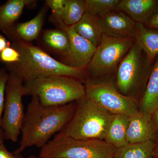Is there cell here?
<instances>
[{"label": "cell", "instance_id": "obj_12", "mask_svg": "<svg viewBox=\"0 0 158 158\" xmlns=\"http://www.w3.org/2000/svg\"><path fill=\"white\" fill-rule=\"evenodd\" d=\"M48 8L46 5L34 18L26 22L15 24L4 33L12 42L30 43L35 40L41 32Z\"/></svg>", "mask_w": 158, "mask_h": 158}, {"label": "cell", "instance_id": "obj_10", "mask_svg": "<svg viewBox=\"0 0 158 158\" xmlns=\"http://www.w3.org/2000/svg\"><path fill=\"white\" fill-rule=\"evenodd\" d=\"M59 29L67 33L70 41L69 52L67 56L63 58L64 62L62 63L72 67L85 69L91 61L96 47L78 34L72 26L63 24Z\"/></svg>", "mask_w": 158, "mask_h": 158}, {"label": "cell", "instance_id": "obj_15", "mask_svg": "<svg viewBox=\"0 0 158 158\" xmlns=\"http://www.w3.org/2000/svg\"><path fill=\"white\" fill-rule=\"evenodd\" d=\"M134 38L146 54L148 62L158 56V32L148 28L142 23H136Z\"/></svg>", "mask_w": 158, "mask_h": 158}, {"label": "cell", "instance_id": "obj_25", "mask_svg": "<svg viewBox=\"0 0 158 158\" xmlns=\"http://www.w3.org/2000/svg\"><path fill=\"white\" fill-rule=\"evenodd\" d=\"M46 5L51 9L52 16L59 27L63 24L62 18L67 0H47Z\"/></svg>", "mask_w": 158, "mask_h": 158}, {"label": "cell", "instance_id": "obj_29", "mask_svg": "<svg viewBox=\"0 0 158 158\" xmlns=\"http://www.w3.org/2000/svg\"><path fill=\"white\" fill-rule=\"evenodd\" d=\"M151 118L154 127L158 132V107L151 114Z\"/></svg>", "mask_w": 158, "mask_h": 158}, {"label": "cell", "instance_id": "obj_31", "mask_svg": "<svg viewBox=\"0 0 158 158\" xmlns=\"http://www.w3.org/2000/svg\"><path fill=\"white\" fill-rule=\"evenodd\" d=\"M153 156L155 157L156 158H158V143H157L155 148L154 151L153 155Z\"/></svg>", "mask_w": 158, "mask_h": 158}, {"label": "cell", "instance_id": "obj_5", "mask_svg": "<svg viewBox=\"0 0 158 158\" xmlns=\"http://www.w3.org/2000/svg\"><path fill=\"white\" fill-rule=\"evenodd\" d=\"M113 114L85 96L61 132L79 139L105 140Z\"/></svg>", "mask_w": 158, "mask_h": 158}, {"label": "cell", "instance_id": "obj_32", "mask_svg": "<svg viewBox=\"0 0 158 158\" xmlns=\"http://www.w3.org/2000/svg\"><path fill=\"white\" fill-rule=\"evenodd\" d=\"M28 158H40L39 157H37L35 156H29Z\"/></svg>", "mask_w": 158, "mask_h": 158}, {"label": "cell", "instance_id": "obj_19", "mask_svg": "<svg viewBox=\"0 0 158 158\" xmlns=\"http://www.w3.org/2000/svg\"><path fill=\"white\" fill-rule=\"evenodd\" d=\"M158 107V59L153 67L139 111L152 114Z\"/></svg>", "mask_w": 158, "mask_h": 158}, {"label": "cell", "instance_id": "obj_6", "mask_svg": "<svg viewBox=\"0 0 158 158\" xmlns=\"http://www.w3.org/2000/svg\"><path fill=\"white\" fill-rule=\"evenodd\" d=\"M24 95V83L17 74L9 72L5 90L2 128L5 138L13 142L18 140L24 119L22 100Z\"/></svg>", "mask_w": 158, "mask_h": 158}, {"label": "cell", "instance_id": "obj_24", "mask_svg": "<svg viewBox=\"0 0 158 158\" xmlns=\"http://www.w3.org/2000/svg\"><path fill=\"white\" fill-rule=\"evenodd\" d=\"M9 73L6 69L0 68V143H3V132L2 128V120L5 99V90Z\"/></svg>", "mask_w": 158, "mask_h": 158}, {"label": "cell", "instance_id": "obj_2", "mask_svg": "<svg viewBox=\"0 0 158 158\" xmlns=\"http://www.w3.org/2000/svg\"><path fill=\"white\" fill-rule=\"evenodd\" d=\"M11 46L19 53V62L6 64L9 72L17 74L24 83L52 76L73 77L81 81L85 69L72 67L56 60L41 48L30 43L16 41Z\"/></svg>", "mask_w": 158, "mask_h": 158}, {"label": "cell", "instance_id": "obj_28", "mask_svg": "<svg viewBox=\"0 0 158 158\" xmlns=\"http://www.w3.org/2000/svg\"><path fill=\"white\" fill-rule=\"evenodd\" d=\"M146 23L149 28L158 29V10L155 12Z\"/></svg>", "mask_w": 158, "mask_h": 158}, {"label": "cell", "instance_id": "obj_1", "mask_svg": "<svg viewBox=\"0 0 158 158\" xmlns=\"http://www.w3.org/2000/svg\"><path fill=\"white\" fill-rule=\"evenodd\" d=\"M76 106L72 102L58 106H45L36 95L32 96L25 114L19 146L13 153L20 155L28 148L44 147L68 123Z\"/></svg>", "mask_w": 158, "mask_h": 158}, {"label": "cell", "instance_id": "obj_14", "mask_svg": "<svg viewBox=\"0 0 158 158\" xmlns=\"http://www.w3.org/2000/svg\"><path fill=\"white\" fill-rule=\"evenodd\" d=\"M158 6L155 0H122L117 8L135 22L146 23L154 14Z\"/></svg>", "mask_w": 158, "mask_h": 158}, {"label": "cell", "instance_id": "obj_26", "mask_svg": "<svg viewBox=\"0 0 158 158\" xmlns=\"http://www.w3.org/2000/svg\"><path fill=\"white\" fill-rule=\"evenodd\" d=\"M20 56L18 51L10 45L0 53V60L6 64L17 63L19 62Z\"/></svg>", "mask_w": 158, "mask_h": 158}, {"label": "cell", "instance_id": "obj_8", "mask_svg": "<svg viewBox=\"0 0 158 158\" xmlns=\"http://www.w3.org/2000/svg\"><path fill=\"white\" fill-rule=\"evenodd\" d=\"M85 91L86 97L113 115L131 116L139 111L133 98L120 93L109 83L88 81Z\"/></svg>", "mask_w": 158, "mask_h": 158}, {"label": "cell", "instance_id": "obj_13", "mask_svg": "<svg viewBox=\"0 0 158 158\" xmlns=\"http://www.w3.org/2000/svg\"><path fill=\"white\" fill-rule=\"evenodd\" d=\"M156 132L153 125L151 114L139 111L130 116L127 133L128 143L156 141Z\"/></svg>", "mask_w": 158, "mask_h": 158}, {"label": "cell", "instance_id": "obj_7", "mask_svg": "<svg viewBox=\"0 0 158 158\" xmlns=\"http://www.w3.org/2000/svg\"><path fill=\"white\" fill-rule=\"evenodd\" d=\"M133 37L103 35L88 68L94 76L106 75L117 70L119 63L135 43Z\"/></svg>", "mask_w": 158, "mask_h": 158}, {"label": "cell", "instance_id": "obj_18", "mask_svg": "<svg viewBox=\"0 0 158 158\" xmlns=\"http://www.w3.org/2000/svg\"><path fill=\"white\" fill-rule=\"evenodd\" d=\"M130 117L122 114L113 115L104 140L116 149L128 143L127 133Z\"/></svg>", "mask_w": 158, "mask_h": 158}, {"label": "cell", "instance_id": "obj_16", "mask_svg": "<svg viewBox=\"0 0 158 158\" xmlns=\"http://www.w3.org/2000/svg\"><path fill=\"white\" fill-rule=\"evenodd\" d=\"M32 0H9L0 6V30L5 32L15 24L26 6H33Z\"/></svg>", "mask_w": 158, "mask_h": 158}, {"label": "cell", "instance_id": "obj_22", "mask_svg": "<svg viewBox=\"0 0 158 158\" xmlns=\"http://www.w3.org/2000/svg\"><path fill=\"white\" fill-rule=\"evenodd\" d=\"M86 11L85 1L67 0L62 18L63 24L73 26L81 20Z\"/></svg>", "mask_w": 158, "mask_h": 158}, {"label": "cell", "instance_id": "obj_4", "mask_svg": "<svg viewBox=\"0 0 158 158\" xmlns=\"http://www.w3.org/2000/svg\"><path fill=\"white\" fill-rule=\"evenodd\" d=\"M116 148L103 140L58 133L40 148V158H114Z\"/></svg>", "mask_w": 158, "mask_h": 158}, {"label": "cell", "instance_id": "obj_17", "mask_svg": "<svg viewBox=\"0 0 158 158\" xmlns=\"http://www.w3.org/2000/svg\"><path fill=\"white\" fill-rule=\"evenodd\" d=\"M72 27L78 34L96 47L101 42L104 33L97 16L86 11L81 20Z\"/></svg>", "mask_w": 158, "mask_h": 158}, {"label": "cell", "instance_id": "obj_3", "mask_svg": "<svg viewBox=\"0 0 158 158\" xmlns=\"http://www.w3.org/2000/svg\"><path fill=\"white\" fill-rule=\"evenodd\" d=\"M26 95H36L45 106H58L78 101L86 95L81 81L65 76L40 78L24 84Z\"/></svg>", "mask_w": 158, "mask_h": 158}, {"label": "cell", "instance_id": "obj_21", "mask_svg": "<svg viewBox=\"0 0 158 158\" xmlns=\"http://www.w3.org/2000/svg\"><path fill=\"white\" fill-rule=\"evenodd\" d=\"M156 144L155 140L128 143L116 149L114 158H151Z\"/></svg>", "mask_w": 158, "mask_h": 158}, {"label": "cell", "instance_id": "obj_20", "mask_svg": "<svg viewBox=\"0 0 158 158\" xmlns=\"http://www.w3.org/2000/svg\"><path fill=\"white\" fill-rule=\"evenodd\" d=\"M43 40L47 47L56 53L66 56L70 48V41L68 34L61 29H50L43 34Z\"/></svg>", "mask_w": 158, "mask_h": 158}, {"label": "cell", "instance_id": "obj_27", "mask_svg": "<svg viewBox=\"0 0 158 158\" xmlns=\"http://www.w3.org/2000/svg\"><path fill=\"white\" fill-rule=\"evenodd\" d=\"M0 158H23L21 155H16L9 152L4 143H0Z\"/></svg>", "mask_w": 158, "mask_h": 158}, {"label": "cell", "instance_id": "obj_33", "mask_svg": "<svg viewBox=\"0 0 158 158\" xmlns=\"http://www.w3.org/2000/svg\"><path fill=\"white\" fill-rule=\"evenodd\" d=\"M151 158H156L154 156H152V157H151Z\"/></svg>", "mask_w": 158, "mask_h": 158}, {"label": "cell", "instance_id": "obj_9", "mask_svg": "<svg viewBox=\"0 0 158 158\" xmlns=\"http://www.w3.org/2000/svg\"><path fill=\"white\" fill-rule=\"evenodd\" d=\"M142 50L135 42L117 68L116 85L120 93L129 96L140 81L142 73Z\"/></svg>", "mask_w": 158, "mask_h": 158}, {"label": "cell", "instance_id": "obj_30", "mask_svg": "<svg viewBox=\"0 0 158 158\" xmlns=\"http://www.w3.org/2000/svg\"><path fill=\"white\" fill-rule=\"evenodd\" d=\"M9 46L6 37L3 35H0V53Z\"/></svg>", "mask_w": 158, "mask_h": 158}, {"label": "cell", "instance_id": "obj_23", "mask_svg": "<svg viewBox=\"0 0 158 158\" xmlns=\"http://www.w3.org/2000/svg\"><path fill=\"white\" fill-rule=\"evenodd\" d=\"M86 11L98 16L117 8L119 0H86Z\"/></svg>", "mask_w": 158, "mask_h": 158}, {"label": "cell", "instance_id": "obj_11", "mask_svg": "<svg viewBox=\"0 0 158 158\" xmlns=\"http://www.w3.org/2000/svg\"><path fill=\"white\" fill-rule=\"evenodd\" d=\"M97 17L106 35L120 38H134L136 22L124 12L113 10Z\"/></svg>", "mask_w": 158, "mask_h": 158}]
</instances>
